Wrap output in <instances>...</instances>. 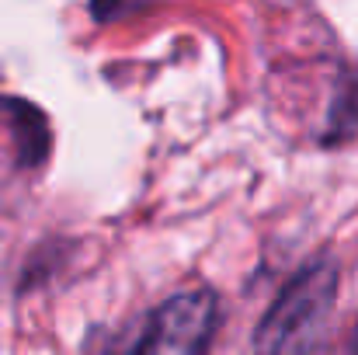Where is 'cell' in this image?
I'll return each mask as SVG.
<instances>
[{"label":"cell","instance_id":"cell-1","mask_svg":"<svg viewBox=\"0 0 358 355\" xmlns=\"http://www.w3.org/2000/svg\"><path fill=\"white\" fill-rule=\"evenodd\" d=\"M338 300V265L327 258H317L303 265L275 296L268 314L257 324L254 349L257 352H299L317 349L320 331L327 328V317Z\"/></svg>","mask_w":358,"mask_h":355},{"label":"cell","instance_id":"cell-2","mask_svg":"<svg viewBox=\"0 0 358 355\" xmlns=\"http://www.w3.org/2000/svg\"><path fill=\"white\" fill-rule=\"evenodd\" d=\"M216 324H220V303L209 289H188V293H174L171 300H164L139 328V335L132 338L136 352H178V355H195L206 352L216 338Z\"/></svg>","mask_w":358,"mask_h":355},{"label":"cell","instance_id":"cell-3","mask_svg":"<svg viewBox=\"0 0 358 355\" xmlns=\"http://www.w3.org/2000/svg\"><path fill=\"white\" fill-rule=\"evenodd\" d=\"M3 109L10 116L14 136H17V164L21 167H38L45 160L49 146H52L45 116L31 102H21V98H3Z\"/></svg>","mask_w":358,"mask_h":355},{"label":"cell","instance_id":"cell-4","mask_svg":"<svg viewBox=\"0 0 358 355\" xmlns=\"http://www.w3.org/2000/svg\"><path fill=\"white\" fill-rule=\"evenodd\" d=\"M358 132V81H348L345 91L334 95V109H331V125H327V143H341Z\"/></svg>","mask_w":358,"mask_h":355},{"label":"cell","instance_id":"cell-5","mask_svg":"<svg viewBox=\"0 0 358 355\" xmlns=\"http://www.w3.org/2000/svg\"><path fill=\"white\" fill-rule=\"evenodd\" d=\"M150 0H91V14L94 21H119L125 14H136L139 7H146Z\"/></svg>","mask_w":358,"mask_h":355},{"label":"cell","instance_id":"cell-6","mask_svg":"<svg viewBox=\"0 0 358 355\" xmlns=\"http://www.w3.org/2000/svg\"><path fill=\"white\" fill-rule=\"evenodd\" d=\"M355 349H358V335H355Z\"/></svg>","mask_w":358,"mask_h":355}]
</instances>
